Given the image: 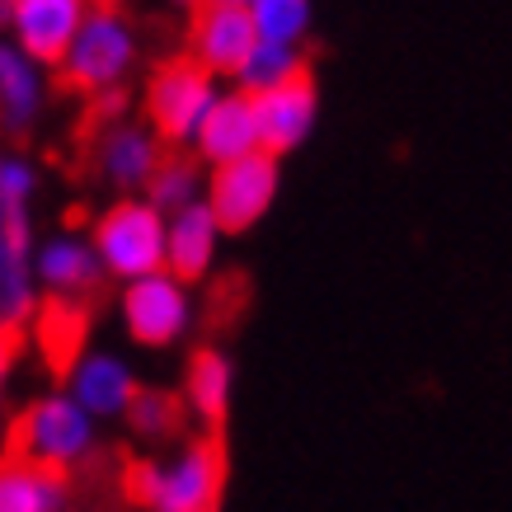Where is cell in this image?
Instances as JSON below:
<instances>
[{
	"mask_svg": "<svg viewBox=\"0 0 512 512\" xmlns=\"http://www.w3.org/2000/svg\"><path fill=\"white\" fill-rule=\"evenodd\" d=\"M123 325L141 348H170L193 325V292L184 278L160 268L151 278L123 282Z\"/></svg>",
	"mask_w": 512,
	"mask_h": 512,
	"instance_id": "ba28073f",
	"label": "cell"
},
{
	"mask_svg": "<svg viewBox=\"0 0 512 512\" xmlns=\"http://www.w3.org/2000/svg\"><path fill=\"white\" fill-rule=\"evenodd\" d=\"M273 198H278V156H268V151H254V156L217 165L207 174V207L226 235L264 221Z\"/></svg>",
	"mask_w": 512,
	"mask_h": 512,
	"instance_id": "9c48e42d",
	"label": "cell"
},
{
	"mask_svg": "<svg viewBox=\"0 0 512 512\" xmlns=\"http://www.w3.org/2000/svg\"><path fill=\"white\" fill-rule=\"evenodd\" d=\"M254 113H259V137H264L268 156L296 151L315 132V118H320V94H315L311 71L278 85V90L254 94Z\"/></svg>",
	"mask_w": 512,
	"mask_h": 512,
	"instance_id": "9a60e30c",
	"label": "cell"
},
{
	"mask_svg": "<svg viewBox=\"0 0 512 512\" xmlns=\"http://www.w3.org/2000/svg\"><path fill=\"white\" fill-rule=\"evenodd\" d=\"M226 484V456L217 442H184V447L137 461L127 475L132 503L141 512H212Z\"/></svg>",
	"mask_w": 512,
	"mask_h": 512,
	"instance_id": "7a4b0ae2",
	"label": "cell"
},
{
	"mask_svg": "<svg viewBox=\"0 0 512 512\" xmlns=\"http://www.w3.org/2000/svg\"><path fill=\"white\" fill-rule=\"evenodd\" d=\"M254 43H259V33H254V19L245 5L198 0V10L188 19V57L198 66H207L212 76H240Z\"/></svg>",
	"mask_w": 512,
	"mask_h": 512,
	"instance_id": "8fae6325",
	"label": "cell"
},
{
	"mask_svg": "<svg viewBox=\"0 0 512 512\" xmlns=\"http://www.w3.org/2000/svg\"><path fill=\"white\" fill-rule=\"evenodd\" d=\"M146 198L156 202L165 217H174V212H184L193 202H207V174H202L198 160L165 156V165H160L151 188H146Z\"/></svg>",
	"mask_w": 512,
	"mask_h": 512,
	"instance_id": "44dd1931",
	"label": "cell"
},
{
	"mask_svg": "<svg viewBox=\"0 0 512 512\" xmlns=\"http://www.w3.org/2000/svg\"><path fill=\"white\" fill-rule=\"evenodd\" d=\"M38 165L0 146V334H19L38 315V240H33Z\"/></svg>",
	"mask_w": 512,
	"mask_h": 512,
	"instance_id": "6da1fadb",
	"label": "cell"
},
{
	"mask_svg": "<svg viewBox=\"0 0 512 512\" xmlns=\"http://www.w3.org/2000/svg\"><path fill=\"white\" fill-rule=\"evenodd\" d=\"M165 231H170V217L151 198H118L99 212L90 240L109 278L137 282L165 268Z\"/></svg>",
	"mask_w": 512,
	"mask_h": 512,
	"instance_id": "5b68a950",
	"label": "cell"
},
{
	"mask_svg": "<svg viewBox=\"0 0 512 512\" xmlns=\"http://www.w3.org/2000/svg\"><path fill=\"white\" fill-rule=\"evenodd\" d=\"M217 99V76L193 57L156 66L151 80H146V118H151V127L160 132L165 146H193L207 113L217 109Z\"/></svg>",
	"mask_w": 512,
	"mask_h": 512,
	"instance_id": "8992f818",
	"label": "cell"
},
{
	"mask_svg": "<svg viewBox=\"0 0 512 512\" xmlns=\"http://www.w3.org/2000/svg\"><path fill=\"white\" fill-rule=\"evenodd\" d=\"M202 165H231V160H245L254 151H264V137H259V113H254V94L235 90L221 94L217 109L207 113L198 141H193Z\"/></svg>",
	"mask_w": 512,
	"mask_h": 512,
	"instance_id": "2e32d148",
	"label": "cell"
},
{
	"mask_svg": "<svg viewBox=\"0 0 512 512\" xmlns=\"http://www.w3.org/2000/svg\"><path fill=\"white\" fill-rule=\"evenodd\" d=\"M47 109V71L15 38H0V132L29 137Z\"/></svg>",
	"mask_w": 512,
	"mask_h": 512,
	"instance_id": "5bb4252c",
	"label": "cell"
},
{
	"mask_svg": "<svg viewBox=\"0 0 512 512\" xmlns=\"http://www.w3.org/2000/svg\"><path fill=\"white\" fill-rule=\"evenodd\" d=\"M33 273H38V292L52 296V306H85L99 292V282L109 278L104 264H99L94 240L76 231L47 235L43 245H38Z\"/></svg>",
	"mask_w": 512,
	"mask_h": 512,
	"instance_id": "30bf717a",
	"label": "cell"
},
{
	"mask_svg": "<svg viewBox=\"0 0 512 512\" xmlns=\"http://www.w3.org/2000/svg\"><path fill=\"white\" fill-rule=\"evenodd\" d=\"M212 5H245V10H249V5H254V0H212Z\"/></svg>",
	"mask_w": 512,
	"mask_h": 512,
	"instance_id": "d4e9b609",
	"label": "cell"
},
{
	"mask_svg": "<svg viewBox=\"0 0 512 512\" xmlns=\"http://www.w3.org/2000/svg\"><path fill=\"white\" fill-rule=\"evenodd\" d=\"M104 5H123V0H104Z\"/></svg>",
	"mask_w": 512,
	"mask_h": 512,
	"instance_id": "484cf974",
	"label": "cell"
},
{
	"mask_svg": "<svg viewBox=\"0 0 512 512\" xmlns=\"http://www.w3.org/2000/svg\"><path fill=\"white\" fill-rule=\"evenodd\" d=\"M137 57H141V43H137L132 19L118 5L94 0L90 15H85V24L76 33V43H71V52L62 57V80L71 90L109 104V99H123V85L137 71Z\"/></svg>",
	"mask_w": 512,
	"mask_h": 512,
	"instance_id": "3957f363",
	"label": "cell"
},
{
	"mask_svg": "<svg viewBox=\"0 0 512 512\" xmlns=\"http://www.w3.org/2000/svg\"><path fill=\"white\" fill-rule=\"evenodd\" d=\"M10 372H15V334H0V400H5Z\"/></svg>",
	"mask_w": 512,
	"mask_h": 512,
	"instance_id": "cb8c5ba5",
	"label": "cell"
},
{
	"mask_svg": "<svg viewBox=\"0 0 512 512\" xmlns=\"http://www.w3.org/2000/svg\"><path fill=\"white\" fill-rule=\"evenodd\" d=\"M90 15V0H15L5 33L38 62H62L76 43L80 24Z\"/></svg>",
	"mask_w": 512,
	"mask_h": 512,
	"instance_id": "7c38bea8",
	"label": "cell"
},
{
	"mask_svg": "<svg viewBox=\"0 0 512 512\" xmlns=\"http://www.w3.org/2000/svg\"><path fill=\"white\" fill-rule=\"evenodd\" d=\"M221 235L226 231H221V221L212 217L207 202H193L184 212H174L170 231H165V268L184 282L207 278V268L217 264Z\"/></svg>",
	"mask_w": 512,
	"mask_h": 512,
	"instance_id": "e0dca14e",
	"label": "cell"
},
{
	"mask_svg": "<svg viewBox=\"0 0 512 512\" xmlns=\"http://www.w3.org/2000/svg\"><path fill=\"white\" fill-rule=\"evenodd\" d=\"M165 141L151 123H137V118H123L113 109L99 118L90 137V170L99 184L118 188V193H137V188H151L156 170L165 165Z\"/></svg>",
	"mask_w": 512,
	"mask_h": 512,
	"instance_id": "52a82bcc",
	"label": "cell"
},
{
	"mask_svg": "<svg viewBox=\"0 0 512 512\" xmlns=\"http://www.w3.org/2000/svg\"><path fill=\"white\" fill-rule=\"evenodd\" d=\"M66 503V475L33 466L15 451L0 461V512H66Z\"/></svg>",
	"mask_w": 512,
	"mask_h": 512,
	"instance_id": "ac0fdd59",
	"label": "cell"
},
{
	"mask_svg": "<svg viewBox=\"0 0 512 512\" xmlns=\"http://www.w3.org/2000/svg\"><path fill=\"white\" fill-rule=\"evenodd\" d=\"M127 423L146 442H165L179 428V400L165 395V390H141L137 400H132V409H127Z\"/></svg>",
	"mask_w": 512,
	"mask_h": 512,
	"instance_id": "603a6c76",
	"label": "cell"
},
{
	"mask_svg": "<svg viewBox=\"0 0 512 512\" xmlns=\"http://www.w3.org/2000/svg\"><path fill=\"white\" fill-rule=\"evenodd\" d=\"M99 447V419L85 414L66 390L57 395H38V400L15 419V433H10V451L33 461V466H47L66 475V470H80Z\"/></svg>",
	"mask_w": 512,
	"mask_h": 512,
	"instance_id": "277c9868",
	"label": "cell"
},
{
	"mask_svg": "<svg viewBox=\"0 0 512 512\" xmlns=\"http://www.w3.org/2000/svg\"><path fill=\"white\" fill-rule=\"evenodd\" d=\"M184 395H188V409H193L202 423H221V419H226L231 395H235V367H231V357L217 353V348H202V353L188 362Z\"/></svg>",
	"mask_w": 512,
	"mask_h": 512,
	"instance_id": "d6986e66",
	"label": "cell"
},
{
	"mask_svg": "<svg viewBox=\"0 0 512 512\" xmlns=\"http://www.w3.org/2000/svg\"><path fill=\"white\" fill-rule=\"evenodd\" d=\"M249 19H254V33L264 43H287V47H306V33H311V0H254L249 5Z\"/></svg>",
	"mask_w": 512,
	"mask_h": 512,
	"instance_id": "7402d4cb",
	"label": "cell"
},
{
	"mask_svg": "<svg viewBox=\"0 0 512 512\" xmlns=\"http://www.w3.org/2000/svg\"><path fill=\"white\" fill-rule=\"evenodd\" d=\"M306 76V52L301 47H287V43H254V52L245 57V66H240V90L245 94H264V90H278V85H287V80Z\"/></svg>",
	"mask_w": 512,
	"mask_h": 512,
	"instance_id": "ffe728a7",
	"label": "cell"
},
{
	"mask_svg": "<svg viewBox=\"0 0 512 512\" xmlns=\"http://www.w3.org/2000/svg\"><path fill=\"white\" fill-rule=\"evenodd\" d=\"M66 395L94 419H127L141 386L118 353H76L66 362Z\"/></svg>",
	"mask_w": 512,
	"mask_h": 512,
	"instance_id": "4fadbf2b",
	"label": "cell"
}]
</instances>
